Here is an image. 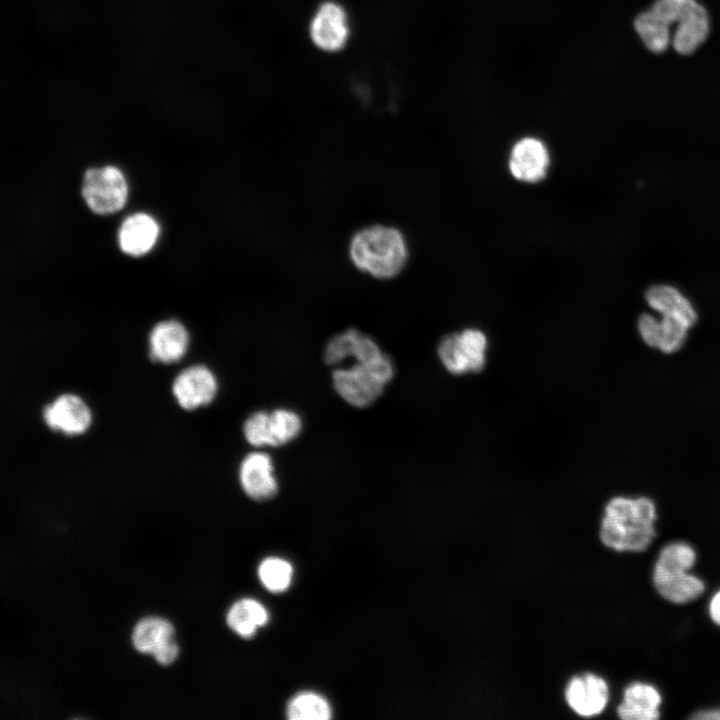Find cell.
<instances>
[{
  "instance_id": "19",
  "label": "cell",
  "mask_w": 720,
  "mask_h": 720,
  "mask_svg": "<svg viewBox=\"0 0 720 720\" xmlns=\"http://www.w3.org/2000/svg\"><path fill=\"white\" fill-rule=\"evenodd\" d=\"M268 621L265 607L254 599H241L228 611L227 623L238 635L249 638Z\"/></svg>"
},
{
  "instance_id": "7",
  "label": "cell",
  "mask_w": 720,
  "mask_h": 720,
  "mask_svg": "<svg viewBox=\"0 0 720 720\" xmlns=\"http://www.w3.org/2000/svg\"><path fill=\"white\" fill-rule=\"evenodd\" d=\"M218 391L214 373L203 364H194L180 371L172 382V393L178 405L194 410L210 404Z\"/></svg>"
},
{
  "instance_id": "6",
  "label": "cell",
  "mask_w": 720,
  "mask_h": 720,
  "mask_svg": "<svg viewBox=\"0 0 720 720\" xmlns=\"http://www.w3.org/2000/svg\"><path fill=\"white\" fill-rule=\"evenodd\" d=\"M128 187L125 177L115 166L90 168L83 177L82 196L96 214L120 210L126 203Z\"/></svg>"
},
{
  "instance_id": "3",
  "label": "cell",
  "mask_w": 720,
  "mask_h": 720,
  "mask_svg": "<svg viewBox=\"0 0 720 720\" xmlns=\"http://www.w3.org/2000/svg\"><path fill=\"white\" fill-rule=\"evenodd\" d=\"M349 257L360 271L377 279L398 275L408 259L403 234L386 225H371L357 231L348 247Z\"/></svg>"
},
{
  "instance_id": "28",
  "label": "cell",
  "mask_w": 720,
  "mask_h": 720,
  "mask_svg": "<svg viewBox=\"0 0 720 720\" xmlns=\"http://www.w3.org/2000/svg\"><path fill=\"white\" fill-rule=\"evenodd\" d=\"M708 608L712 621L720 626V590L713 595Z\"/></svg>"
},
{
  "instance_id": "22",
  "label": "cell",
  "mask_w": 720,
  "mask_h": 720,
  "mask_svg": "<svg viewBox=\"0 0 720 720\" xmlns=\"http://www.w3.org/2000/svg\"><path fill=\"white\" fill-rule=\"evenodd\" d=\"M303 427L300 415L288 408H277L270 412L272 447L288 444L297 438Z\"/></svg>"
},
{
  "instance_id": "24",
  "label": "cell",
  "mask_w": 720,
  "mask_h": 720,
  "mask_svg": "<svg viewBox=\"0 0 720 720\" xmlns=\"http://www.w3.org/2000/svg\"><path fill=\"white\" fill-rule=\"evenodd\" d=\"M292 574L291 564L277 557L264 559L258 568L262 584L271 592L285 591L291 583Z\"/></svg>"
},
{
  "instance_id": "18",
  "label": "cell",
  "mask_w": 720,
  "mask_h": 720,
  "mask_svg": "<svg viewBox=\"0 0 720 720\" xmlns=\"http://www.w3.org/2000/svg\"><path fill=\"white\" fill-rule=\"evenodd\" d=\"M645 299L650 307L662 315L679 317L689 326L696 322L694 307L681 291L672 285L657 284L649 287Z\"/></svg>"
},
{
  "instance_id": "27",
  "label": "cell",
  "mask_w": 720,
  "mask_h": 720,
  "mask_svg": "<svg viewBox=\"0 0 720 720\" xmlns=\"http://www.w3.org/2000/svg\"><path fill=\"white\" fill-rule=\"evenodd\" d=\"M178 650V645L172 638L165 642L163 645H161L157 650H155L152 653V656L158 663L162 665H168L176 659L178 655Z\"/></svg>"
},
{
  "instance_id": "25",
  "label": "cell",
  "mask_w": 720,
  "mask_h": 720,
  "mask_svg": "<svg viewBox=\"0 0 720 720\" xmlns=\"http://www.w3.org/2000/svg\"><path fill=\"white\" fill-rule=\"evenodd\" d=\"M243 434L253 447H272L270 412L259 410L250 414L243 423Z\"/></svg>"
},
{
  "instance_id": "26",
  "label": "cell",
  "mask_w": 720,
  "mask_h": 720,
  "mask_svg": "<svg viewBox=\"0 0 720 720\" xmlns=\"http://www.w3.org/2000/svg\"><path fill=\"white\" fill-rule=\"evenodd\" d=\"M638 329L643 340L650 346H660L659 321L650 314H642L638 320Z\"/></svg>"
},
{
  "instance_id": "21",
  "label": "cell",
  "mask_w": 720,
  "mask_h": 720,
  "mask_svg": "<svg viewBox=\"0 0 720 720\" xmlns=\"http://www.w3.org/2000/svg\"><path fill=\"white\" fill-rule=\"evenodd\" d=\"M331 713L328 701L313 692L297 694L287 706V717L291 720H327Z\"/></svg>"
},
{
  "instance_id": "16",
  "label": "cell",
  "mask_w": 720,
  "mask_h": 720,
  "mask_svg": "<svg viewBox=\"0 0 720 720\" xmlns=\"http://www.w3.org/2000/svg\"><path fill=\"white\" fill-rule=\"evenodd\" d=\"M652 580L657 592L675 604L696 600L705 589L700 578L684 570L666 571L653 568Z\"/></svg>"
},
{
  "instance_id": "5",
  "label": "cell",
  "mask_w": 720,
  "mask_h": 720,
  "mask_svg": "<svg viewBox=\"0 0 720 720\" xmlns=\"http://www.w3.org/2000/svg\"><path fill=\"white\" fill-rule=\"evenodd\" d=\"M487 335L478 328H465L444 336L437 347L442 366L453 375L481 371L487 362Z\"/></svg>"
},
{
  "instance_id": "20",
  "label": "cell",
  "mask_w": 720,
  "mask_h": 720,
  "mask_svg": "<svg viewBox=\"0 0 720 720\" xmlns=\"http://www.w3.org/2000/svg\"><path fill=\"white\" fill-rule=\"evenodd\" d=\"M172 624L160 617H146L140 620L132 632L134 648L141 652L152 654L165 642L173 638Z\"/></svg>"
},
{
  "instance_id": "8",
  "label": "cell",
  "mask_w": 720,
  "mask_h": 720,
  "mask_svg": "<svg viewBox=\"0 0 720 720\" xmlns=\"http://www.w3.org/2000/svg\"><path fill=\"white\" fill-rule=\"evenodd\" d=\"M45 424L65 435H79L90 426L92 414L88 405L77 395L64 393L42 409Z\"/></svg>"
},
{
  "instance_id": "12",
  "label": "cell",
  "mask_w": 720,
  "mask_h": 720,
  "mask_svg": "<svg viewBox=\"0 0 720 720\" xmlns=\"http://www.w3.org/2000/svg\"><path fill=\"white\" fill-rule=\"evenodd\" d=\"M314 44L327 52L341 49L349 35L347 16L343 8L334 2L322 4L310 24Z\"/></svg>"
},
{
  "instance_id": "10",
  "label": "cell",
  "mask_w": 720,
  "mask_h": 720,
  "mask_svg": "<svg viewBox=\"0 0 720 720\" xmlns=\"http://www.w3.org/2000/svg\"><path fill=\"white\" fill-rule=\"evenodd\" d=\"M273 461L263 451L248 453L239 466V481L244 492L254 500L272 498L278 491Z\"/></svg>"
},
{
  "instance_id": "13",
  "label": "cell",
  "mask_w": 720,
  "mask_h": 720,
  "mask_svg": "<svg viewBox=\"0 0 720 720\" xmlns=\"http://www.w3.org/2000/svg\"><path fill=\"white\" fill-rule=\"evenodd\" d=\"M384 355L374 339L350 328L328 341L323 357L327 364L336 365L348 357H353L358 363H371Z\"/></svg>"
},
{
  "instance_id": "15",
  "label": "cell",
  "mask_w": 720,
  "mask_h": 720,
  "mask_svg": "<svg viewBox=\"0 0 720 720\" xmlns=\"http://www.w3.org/2000/svg\"><path fill=\"white\" fill-rule=\"evenodd\" d=\"M662 696L653 685L633 682L625 687L617 714L623 720H656L660 717Z\"/></svg>"
},
{
  "instance_id": "11",
  "label": "cell",
  "mask_w": 720,
  "mask_h": 720,
  "mask_svg": "<svg viewBox=\"0 0 720 720\" xmlns=\"http://www.w3.org/2000/svg\"><path fill=\"white\" fill-rule=\"evenodd\" d=\"M565 699L578 715L591 717L600 714L609 700L607 682L593 673L573 677L566 689Z\"/></svg>"
},
{
  "instance_id": "2",
  "label": "cell",
  "mask_w": 720,
  "mask_h": 720,
  "mask_svg": "<svg viewBox=\"0 0 720 720\" xmlns=\"http://www.w3.org/2000/svg\"><path fill=\"white\" fill-rule=\"evenodd\" d=\"M655 521L656 509L650 499L614 497L605 506L600 539L619 552H642L656 536Z\"/></svg>"
},
{
  "instance_id": "14",
  "label": "cell",
  "mask_w": 720,
  "mask_h": 720,
  "mask_svg": "<svg viewBox=\"0 0 720 720\" xmlns=\"http://www.w3.org/2000/svg\"><path fill=\"white\" fill-rule=\"evenodd\" d=\"M149 357L152 361L169 364L180 360L189 345L185 326L174 319L158 322L148 336Z\"/></svg>"
},
{
  "instance_id": "29",
  "label": "cell",
  "mask_w": 720,
  "mask_h": 720,
  "mask_svg": "<svg viewBox=\"0 0 720 720\" xmlns=\"http://www.w3.org/2000/svg\"><path fill=\"white\" fill-rule=\"evenodd\" d=\"M692 718L700 720H720V708L697 712Z\"/></svg>"
},
{
  "instance_id": "1",
  "label": "cell",
  "mask_w": 720,
  "mask_h": 720,
  "mask_svg": "<svg viewBox=\"0 0 720 720\" xmlns=\"http://www.w3.org/2000/svg\"><path fill=\"white\" fill-rule=\"evenodd\" d=\"M642 13L656 34L682 56L694 54L711 32L710 14L698 0H654Z\"/></svg>"
},
{
  "instance_id": "23",
  "label": "cell",
  "mask_w": 720,
  "mask_h": 720,
  "mask_svg": "<svg viewBox=\"0 0 720 720\" xmlns=\"http://www.w3.org/2000/svg\"><path fill=\"white\" fill-rule=\"evenodd\" d=\"M696 551L683 541H675L665 545L656 560L654 569L689 571L696 563Z\"/></svg>"
},
{
  "instance_id": "9",
  "label": "cell",
  "mask_w": 720,
  "mask_h": 720,
  "mask_svg": "<svg viewBox=\"0 0 720 720\" xmlns=\"http://www.w3.org/2000/svg\"><path fill=\"white\" fill-rule=\"evenodd\" d=\"M550 165V156L546 145L536 137H523L512 147L508 168L511 175L525 183L542 180Z\"/></svg>"
},
{
  "instance_id": "4",
  "label": "cell",
  "mask_w": 720,
  "mask_h": 720,
  "mask_svg": "<svg viewBox=\"0 0 720 720\" xmlns=\"http://www.w3.org/2000/svg\"><path fill=\"white\" fill-rule=\"evenodd\" d=\"M393 376L392 360L384 355L375 362H355L351 367L335 369L332 383L345 402L353 407L365 408L382 395Z\"/></svg>"
},
{
  "instance_id": "17",
  "label": "cell",
  "mask_w": 720,
  "mask_h": 720,
  "mask_svg": "<svg viewBox=\"0 0 720 720\" xmlns=\"http://www.w3.org/2000/svg\"><path fill=\"white\" fill-rule=\"evenodd\" d=\"M158 235L159 226L153 217L146 213H135L122 222L118 242L124 253L141 256L151 250Z\"/></svg>"
}]
</instances>
